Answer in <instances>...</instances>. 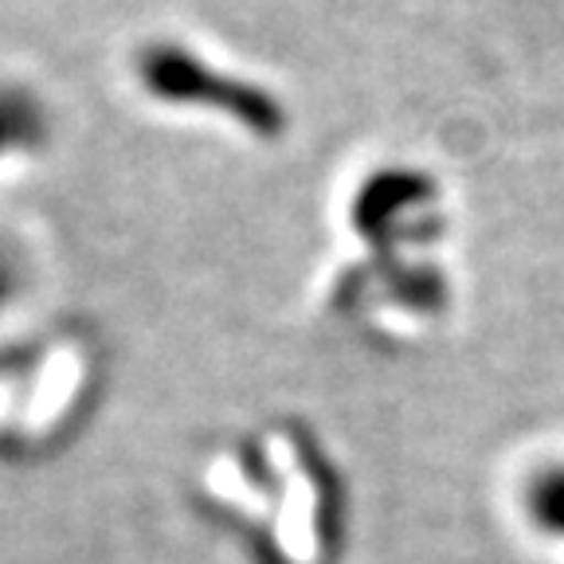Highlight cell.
<instances>
[{
    "mask_svg": "<svg viewBox=\"0 0 564 564\" xmlns=\"http://www.w3.org/2000/svg\"><path fill=\"white\" fill-rule=\"evenodd\" d=\"M529 506H533L541 525L564 529V467L538 478V486H529Z\"/></svg>",
    "mask_w": 564,
    "mask_h": 564,
    "instance_id": "6da1fadb",
    "label": "cell"
},
{
    "mask_svg": "<svg viewBox=\"0 0 564 564\" xmlns=\"http://www.w3.org/2000/svg\"><path fill=\"white\" fill-rule=\"evenodd\" d=\"M4 291H9V267H4V259H0V299H4Z\"/></svg>",
    "mask_w": 564,
    "mask_h": 564,
    "instance_id": "7a4b0ae2",
    "label": "cell"
}]
</instances>
